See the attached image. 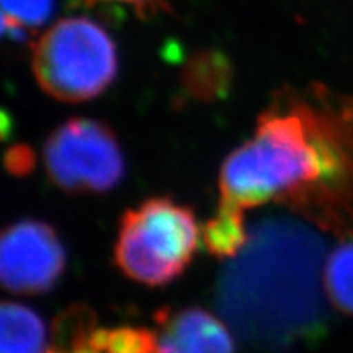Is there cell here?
I'll return each mask as SVG.
<instances>
[{"label": "cell", "instance_id": "obj_12", "mask_svg": "<svg viewBox=\"0 0 353 353\" xmlns=\"http://www.w3.org/2000/svg\"><path fill=\"white\" fill-rule=\"evenodd\" d=\"M97 317L87 306H72L52 322L51 347L48 353H81L90 350Z\"/></svg>", "mask_w": 353, "mask_h": 353}, {"label": "cell", "instance_id": "obj_1", "mask_svg": "<svg viewBox=\"0 0 353 353\" xmlns=\"http://www.w3.org/2000/svg\"><path fill=\"white\" fill-rule=\"evenodd\" d=\"M317 103L281 92L260 114L252 138L226 157L219 174V200L254 208L283 201L317 210L339 223L350 214L353 131L339 99L316 92Z\"/></svg>", "mask_w": 353, "mask_h": 353}, {"label": "cell", "instance_id": "obj_15", "mask_svg": "<svg viewBox=\"0 0 353 353\" xmlns=\"http://www.w3.org/2000/svg\"><path fill=\"white\" fill-rule=\"evenodd\" d=\"M87 6L94 7L99 3L107 6H123L131 8L139 19H151L159 13H169L172 10V0H82Z\"/></svg>", "mask_w": 353, "mask_h": 353}, {"label": "cell", "instance_id": "obj_8", "mask_svg": "<svg viewBox=\"0 0 353 353\" xmlns=\"http://www.w3.org/2000/svg\"><path fill=\"white\" fill-rule=\"evenodd\" d=\"M232 79V65L224 52L198 51L185 64L182 90L188 99L211 103L226 99L231 92Z\"/></svg>", "mask_w": 353, "mask_h": 353}, {"label": "cell", "instance_id": "obj_11", "mask_svg": "<svg viewBox=\"0 0 353 353\" xmlns=\"http://www.w3.org/2000/svg\"><path fill=\"white\" fill-rule=\"evenodd\" d=\"M324 290L339 312L353 316V239L343 241L325 257Z\"/></svg>", "mask_w": 353, "mask_h": 353}, {"label": "cell", "instance_id": "obj_16", "mask_svg": "<svg viewBox=\"0 0 353 353\" xmlns=\"http://www.w3.org/2000/svg\"><path fill=\"white\" fill-rule=\"evenodd\" d=\"M3 164L8 174L15 176H25L32 174L37 167V154L30 145L26 144H13L7 149Z\"/></svg>", "mask_w": 353, "mask_h": 353}, {"label": "cell", "instance_id": "obj_10", "mask_svg": "<svg viewBox=\"0 0 353 353\" xmlns=\"http://www.w3.org/2000/svg\"><path fill=\"white\" fill-rule=\"evenodd\" d=\"M201 239L206 252L216 259H232L249 241V229L244 221V208L236 203L219 200L218 211L201 228Z\"/></svg>", "mask_w": 353, "mask_h": 353}, {"label": "cell", "instance_id": "obj_17", "mask_svg": "<svg viewBox=\"0 0 353 353\" xmlns=\"http://www.w3.org/2000/svg\"><path fill=\"white\" fill-rule=\"evenodd\" d=\"M81 353H95V352H92V350H87V352H81Z\"/></svg>", "mask_w": 353, "mask_h": 353}, {"label": "cell", "instance_id": "obj_2", "mask_svg": "<svg viewBox=\"0 0 353 353\" xmlns=\"http://www.w3.org/2000/svg\"><path fill=\"white\" fill-rule=\"evenodd\" d=\"M324 255L325 242L309 224L285 216L260 219L221 270L216 307L234 334L259 350L314 345L329 324Z\"/></svg>", "mask_w": 353, "mask_h": 353}, {"label": "cell", "instance_id": "obj_9", "mask_svg": "<svg viewBox=\"0 0 353 353\" xmlns=\"http://www.w3.org/2000/svg\"><path fill=\"white\" fill-rule=\"evenodd\" d=\"M46 329L32 307L3 301L0 307V353H48Z\"/></svg>", "mask_w": 353, "mask_h": 353}, {"label": "cell", "instance_id": "obj_13", "mask_svg": "<svg viewBox=\"0 0 353 353\" xmlns=\"http://www.w3.org/2000/svg\"><path fill=\"white\" fill-rule=\"evenodd\" d=\"M54 0H2L3 34L23 41L28 38V32L50 20Z\"/></svg>", "mask_w": 353, "mask_h": 353}, {"label": "cell", "instance_id": "obj_4", "mask_svg": "<svg viewBox=\"0 0 353 353\" xmlns=\"http://www.w3.org/2000/svg\"><path fill=\"white\" fill-rule=\"evenodd\" d=\"M32 65L43 92L59 101L81 103L103 94L114 81L118 52L107 30L85 17H70L37 39Z\"/></svg>", "mask_w": 353, "mask_h": 353}, {"label": "cell", "instance_id": "obj_7", "mask_svg": "<svg viewBox=\"0 0 353 353\" xmlns=\"http://www.w3.org/2000/svg\"><path fill=\"white\" fill-rule=\"evenodd\" d=\"M157 353H236L228 325L198 306L156 314Z\"/></svg>", "mask_w": 353, "mask_h": 353}, {"label": "cell", "instance_id": "obj_14", "mask_svg": "<svg viewBox=\"0 0 353 353\" xmlns=\"http://www.w3.org/2000/svg\"><path fill=\"white\" fill-rule=\"evenodd\" d=\"M95 353H157L156 332L144 327L97 329L90 341Z\"/></svg>", "mask_w": 353, "mask_h": 353}, {"label": "cell", "instance_id": "obj_5", "mask_svg": "<svg viewBox=\"0 0 353 353\" xmlns=\"http://www.w3.org/2000/svg\"><path fill=\"white\" fill-rule=\"evenodd\" d=\"M43 164L56 187L68 193H107L125 176V156L112 128L74 118L56 128L43 148Z\"/></svg>", "mask_w": 353, "mask_h": 353}, {"label": "cell", "instance_id": "obj_3", "mask_svg": "<svg viewBox=\"0 0 353 353\" xmlns=\"http://www.w3.org/2000/svg\"><path fill=\"white\" fill-rule=\"evenodd\" d=\"M198 239L200 228L188 206L165 196L149 198L123 214L114 262L138 283L164 286L187 270Z\"/></svg>", "mask_w": 353, "mask_h": 353}, {"label": "cell", "instance_id": "obj_6", "mask_svg": "<svg viewBox=\"0 0 353 353\" xmlns=\"http://www.w3.org/2000/svg\"><path fill=\"white\" fill-rule=\"evenodd\" d=\"M65 270V250L56 229L44 221L21 219L3 229L0 280L17 294L52 290Z\"/></svg>", "mask_w": 353, "mask_h": 353}]
</instances>
